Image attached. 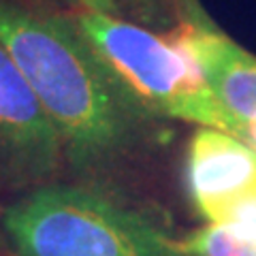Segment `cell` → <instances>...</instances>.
<instances>
[{"label": "cell", "instance_id": "obj_1", "mask_svg": "<svg viewBox=\"0 0 256 256\" xmlns=\"http://www.w3.org/2000/svg\"><path fill=\"white\" fill-rule=\"evenodd\" d=\"M0 43L77 166H102L134 143L148 111L116 82L70 20L0 0Z\"/></svg>", "mask_w": 256, "mask_h": 256}, {"label": "cell", "instance_id": "obj_2", "mask_svg": "<svg viewBox=\"0 0 256 256\" xmlns=\"http://www.w3.org/2000/svg\"><path fill=\"white\" fill-rule=\"evenodd\" d=\"M70 22L116 82L148 114L218 128L252 146L250 130L230 116L175 32L166 34L107 13L77 11Z\"/></svg>", "mask_w": 256, "mask_h": 256}, {"label": "cell", "instance_id": "obj_9", "mask_svg": "<svg viewBox=\"0 0 256 256\" xmlns=\"http://www.w3.org/2000/svg\"><path fill=\"white\" fill-rule=\"evenodd\" d=\"M64 2L77 6L79 11H92V13H107V15H116L118 18V9L111 0H64Z\"/></svg>", "mask_w": 256, "mask_h": 256}, {"label": "cell", "instance_id": "obj_7", "mask_svg": "<svg viewBox=\"0 0 256 256\" xmlns=\"http://www.w3.org/2000/svg\"><path fill=\"white\" fill-rule=\"evenodd\" d=\"M175 244L184 256H256V207L235 220L210 222Z\"/></svg>", "mask_w": 256, "mask_h": 256}, {"label": "cell", "instance_id": "obj_10", "mask_svg": "<svg viewBox=\"0 0 256 256\" xmlns=\"http://www.w3.org/2000/svg\"><path fill=\"white\" fill-rule=\"evenodd\" d=\"M175 2H178V9H180V4H182V2H184V0H175Z\"/></svg>", "mask_w": 256, "mask_h": 256}, {"label": "cell", "instance_id": "obj_4", "mask_svg": "<svg viewBox=\"0 0 256 256\" xmlns=\"http://www.w3.org/2000/svg\"><path fill=\"white\" fill-rule=\"evenodd\" d=\"M62 154L54 124L0 43V182H43L56 171Z\"/></svg>", "mask_w": 256, "mask_h": 256}, {"label": "cell", "instance_id": "obj_3", "mask_svg": "<svg viewBox=\"0 0 256 256\" xmlns=\"http://www.w3.org/2000/svg\"><path fill=\"white\" fill-rule=\"evenodd\" d=\"M2 224L20 256H184L148 218L88 188H36Z\"/></svg>", "mask_w": 256, "mask_h": 256}, {"label": "cell", "instance_id": "obj_5", "mask_svg": "<svg viewBox=\"0 0 256 256\" xmlns=\"http://www.w3.org/2000/svg\"><path fill=\"white\" fill-rule=\"evenodd\" d=\"M186 180L207 222H228L256 205V150L218 128H198L188 143Z\"/></svg>", "mask_w": 256, "mask_h": 256}, {"label": "cell", "instance_id": "obj_8", "mask_svg": "<svg viewBox=\"0 0 256 256\" xmlns=\"http://www.w3.org/2000/svg\"><path fill=\"white\" fill-rule=\"evenodd\" d=\"M118 9V18L139 24L143 28H169V0H111Z\"/></svg>", "mask_w": 256, "mask_h": 256}, {"label": "cell", "instance_id": "obj_6", "mask_svg": "<svg viewBox=\"0 0 256 256\" xmlns=\"http://www.w3.org/2000/svg\"><path fill=\"white\" fill-rule=\"evenodd\" d=\"M178 15L171 30L196 60L218 100L248 126L256 150V56L224 34L196 0H184Z\"/></svg>", "mask_w": 256, "mask_h": 256}]
</instances>
